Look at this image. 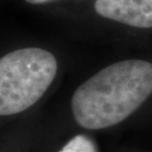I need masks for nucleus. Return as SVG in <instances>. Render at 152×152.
<instances>
[{
	"instance_id": "1",
	"label": "nucleus",
	"mask_w": 152,
	"mask_h": 152,
	"mask_svg": "<svg viewBox=\"0 0 152 152\" xmlns=\"http://www.w3.org/2000/svg\"><path fill=\"white\" fill-rule=\"evenodd\" d=\"M152 94V63L121 61L83 82L71 99L77 123L102 130L126 120Z\"/></svg>"
},
{
	"instance_id": "2",
	"label": "nucleus",
	"mask_w": 152,
	"mask_h": 152,
	"mask_svg": "<svg viewBox=\"0 0 152 152\" xmlns=\"http://www.w3.org/2000/svg\"><path fill=\"white\" fill-rule=\"evenodd\" d=\"M58 62L39 48L12 51L0 59V115L24 112L44 95L54 80Z\"/></svg>"
},
{
	"instance_id": "3",
	"label": "nucleus",
	"mask_w": 152,
	"mask_h": 152,
	"mask_svg": "<svg viewBox=\"0 0 152 152\" xmlns=\"http://www.w3.org/2000/svg\"><path fill=\"white\" fill-rule=\"evenodd\" d=\"M98 15L137 28H152V0H96Z\"/></svg>"
},
{
	"instance_id": "4",
	"label": "nucleus",
	"mask_w": 152,
	"mask_h": 152,
	"mask_svg": "<svg viewBox=\"0 0 152 152\" xmlns=\"http://www.w3.org/2000/svg\"><path fill=\"white\" fill-rule=\"evenodd\" d=\"M59 152H97L95 143L85 135L72 137Z\"/></svg>"
},
{
	"instance_id": "5",
	"label": "nucleus",
	"mask_w": 152,
	"mask_h": 152,
	"mask_svg": "<svg viewBox=\"0 0 152 152\" xmlns=\"http://www.w3.org/2000/svg\"><path fill=\"white\" fill-rule=\"evenodd\" d=\"M28 4H33V5H41V4H45V2H49L51 0H25Z\"/></svg>"
}]
</instances>
